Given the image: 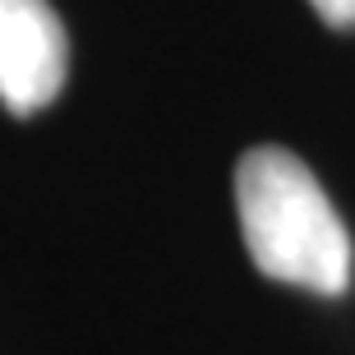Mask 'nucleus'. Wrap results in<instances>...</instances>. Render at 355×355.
<instances>
[{
  "label": "nucleus",
  "mask_w": 355,
  "mask_h": 355,
  "mask_svg": "<svg viewBox=\"0 0 355 355\" xmlns=\"http://www.w3.org/2000/svg\"><path fill=\"white\" fill-rule=\"evenodd\" d=\"M69 37L51 0H0V102L10 116H37L65 88Z\"/></svg>",
  "instance_id": "nucleus-2"
},
{
  "label": "nucleus",
  "mask_w": 355,
  "mask_h": 355,
  "mask_svg": "<svg viewBox=\"0 0 355 355\" xmlns=\"http://www.w3.org/2000/svg\"><path fill=\"white\" fill-rule=\"evenodd\" d=\"M236 212L250 259L263 277L314 295H342L351 286V231L295 153H245L236 166Z\"/></svg>",
  "instance_id": "nucleus-1"
},
{
  "label": "nucleus",
  "mask_w": 355,
  "mask_h": 355,
  "mask_svg": "<svg viewBox=\"0 0 355 355\" xmlns=\"http://www.w3.org/2000/svg\"><path fill=\"white\" fill-rule=\"evenodd\" d=\"M318 14H323V24L332 28H355V0H309Z\"/></svg>",
  "instance_id": "nucleus-3"
}]
</instances>
